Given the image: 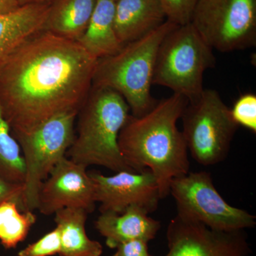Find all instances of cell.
I'll use <instances>...</instances> for the list:
<instances>
[{
  "label": "cell",
  "mask_w": 256,
  "mask_h": 256,
  "mask_svg": "<svg viewBox=\"0 0 256 256\" xmlns=\"http://www.w3.org/2000/svg\"><path fill=\"white\" fill-rule=\"evenodd\" d=\"M98 60L78 42L41 31L0 62V108L15 138L58 114L78 112Z\"/></svg>",
  "instance_id": "cell-1"
},
{
  "label": "cell",
  "mask_w": 256,
  "mask_h": 256,
  "mask_svg": "<svg viewBox=\"0 0 256 256\" xmlns=\"http://www.w3.org/2000/svg\"><path fill=\"white\" fill-rule=\"evenodd\" d=\"M188 104L186 98L174 94L142 117L130 114L119 134L120 150L126 164L136 172L149 170L162 200L170 194L174 178L190 172L188 146L176 126Z\"/></svg>",
  "instance_id": "cell-2"
},
{
  "label": "cell",
  "mask_w": 256,
  "mask_h": 256,
  "mask_svg": "<svg viewBox=\"0 0 256 256\" xmlns=\"http://www.w3.org/2000/svg\"><path fill=\"white\" fill-rule=\"evenodd\" d=\"M130 110L116 90L92 86L78 112L76 136L66 152L69 159L86 168L98 165L117 172H134L126 164L118 146L119 134L130 116Z\"/></svg>",
  "instance_id": "cell-3"
},
{
  "label": "cell",
  "mask_w": 256,
  "mask_h": 256,
  "mask_svg": "<svg viewBox=\"0 0 256 256\" xmlns=\"http://www.w3.org/2000/svg\"><path fill=\"white\" fill-rule=\"evenodd\" d=\"M178 26L166 20L146 36L124 45L116 54L98 60L92 86L118 92L134 117L149 112L158 102L150 92L158 50L165 36Z\"/></svg>",
  "instance_id": "cell-4"
},
{
  "label": "cell",
  "mask_w": 256,
  "mask_h": 256,
  "mask_svg": "<svg viewBox=\"0 0 256 256\" xmlns=\"http://www.w3.org/2000/svg\"><path fill=\"white\" fill-rule=\"evenodd\" d=\"M216 62L213 48L192 23L178 26L160 44L152 85L169 88L192 102L201 96L204 74Z\"/></svg>",
  "instance_id": "cell-5"
},
{
  "label": "cell",
  "mask_w": 256,
  "mask_h": 256,
  "mask_svg": "<svg viewBox=\"0 0 256 256\" xmlns=\"http://www.w3.org/2000/svg\"><path fill=\"white\" fill-rule=\"evenodd\" d=\"M181 119L184 139L195 161L210 166L226 158L239 126L216 90L204 89L188 102Z\"/></svg>",
  "instance_id": "cell-6"
},
{
  "label": "cell",
  "mask_w": 256,
  "mask_h": 256,
  "mask_svg": "<svg viewBox=\"0 0 256 256\" xmlns=\"http://www.w3.org/2000/svg\"><path fill=\"white\" fill-rule=\"evenodd\" d=\"M78 112L73 111L56 116L33 132L15 138L24 162L22 210H37L42 183L55 165L66 156L74 142V122Z\"/></svg>",
  "instance_id": "cell-7"
},
{
  "label": "cell",
  "mask_w": 256,
  "mask_h": 256,
  "mask_svg": "<svg viewBox=\"0 0 256 256\" xmlns=\"http://www.w3.org/2000/svg\"><path fill=\"white\" fill-rule=\"evenodd\" d=\"M170 194L176 202L178 216L200 222L213 230L239 232L256 226V216L227 203L206 172H188L174 178Z\"/></svg>",
  "instance_id": "cell-8"
},
{
  "label": "cell",
  "mask_w": 256,
  "mask_h": 256,
  "mask_svg": "<svg viewBox=\"0 0 256 256\" xmlns=\"http://www.w3.org/2000/svg\"><path fill=\"white\" fill-rule=\"evenodd\" d=\"M191 23L213 50L252 48L256 45V0H198Z\"/></svg>",
  "instance_id": "cell-9"
},
{
  "label": "cell",
  "mask_w": 256,
  "mask_h": 256,
  "mask_svg": "<svg viewBox=\"0 0 256 256\" xmlns=\"http://www.w3.org/2000/svg\"><path fill=\"white\" fill-rule=\"evenodd\" d=\"M165 256H250L244 230H213L200 222L176 215L166 229Z\"/></svg>",
  "instance_id": "cell-10"
},
{
  "label": "cell",
  "mask_w": 256,
  "mask_h": 256,
  "mask_svg": "<svg viewBox=\"0 0 256 256\" xmlns=\"http://www.w3.org/2000/svg\"><path fill=\"white\" fill-rule=\"evenodd\" d=\"M94 184L96 202L100 213H124L128 207L138 206L148 213L156 210L160 200L159 186L149 170L141 172L121 171L112 176L88 172Z\"/></svg>",
  "instance_id": "cell-11"
},
{
  "label": "cell",
  "mask_w": 256,
  "mask_h": 256,
  "mask_svg": "<svg viewBox=\"0 0 256 256\" xmlns=\"http://www.w3.org/2000/svg\"><path fill=\"white\" fill-rule=\"evenodd\" d=\"M86 166L64 156L55 165L38 192L37 210L45 216L65 208L95 210L94 184Z\"/></svg>",
  "instance_id": "cell-12"
},
{
  "label": "cell",
  "mask_w": 256,
  "mask_h": 256,
  "mask_svg": "<svg viewBox=\"0 0 256 256\" xmlns=\"http://www.w3.org/2000/svg\"><path fill=\"white\" fill-rule=\"evenodd\" d=\"M148 214L146 210L138 206L128 207L120 214L104 212L96 220L95 226L105 237L106 245L110 248L130 240L149 242L156 238L161 224Z\"/></svg>",
  "instance_id": "cell-13"
},
{
  "label": "cell",
  "mask_w": 256,
  "mask_h": 256,
  "mask_svg": "<svg viewBox=\"0 0 256 256\" xmlns=\"http://www.w3.org/2000/svg\"><path fill=\"white\" fill-rule=\"evenodd\" d=\"M166 21L160 0H118L114 24L119 41L127 44L156 30Z\"/></svg>",
  "instance_id": "cell-14"
},
{
  "label": "cell",
  "mask_w": 256,
  "mask_h": 256,
  "mask_svg": "<svg viewBox=\"0 0 256 256\" xmlns=\"http://www.w3.org/2000/svg\"><path fill=\"white\" fill-rule=\"evenodd\" d=\"M114 11L116 2L96 0L86 30L77 41L96 60L116 54L124 46L114 30Z\"/></svg>",
  "instance_id": "cell-15"
},
{
  "label": "cell",
  "mask_w": 256,
  "mask_h": 256,
  "mask_svg": "<svg viewBox=\"0 0 256 256\" xmlns=\"http://www.w3.org/2000/svg\"><path fill=\"white\" fill-rule=\"evenodd\" d=\"M50 4L24 5L0 16V62L30 37L43 31Z\"/></svg>",
  "instance_id": "cell-16"
},
{
  "label": "cell",
  "mask_w": 256,
  "mask_h": 256,
  "mask_svg": "<svg viewBox=\"0 0 256 256\" xmlns=\"http://www.w3.org/2000/svg\"><path fill=\"white\" fill-rule=\"evenodd\" d=\"M96 0H55L50 5L43 31L77 42L86 30Z\"/></svg>",
  "instance_id": "cell-17"
},
{
  "label": "cell",
  "mask_w": 256,
  "mask_h": 256,
  "mask_svg": "<svg viewBox=\"0 0 256 256\" xmlns=\"http://www.w3.org/2000/svg\"><path fill=\"white\" fill-rule=\"evenodd\" d=\"M60 232V256H101L100 242L92 240L86 232L88 213L82 208H65L54 214Z\"/></svg>",
  "instance_id": "cell-18"
},
{
  "label": "cell",
  "mask_w": 256,
  "mask_h": 256,
  "mask_svg": "<svg viewBox=\"0 0 256 256\" xmlns=\"http://www.w3.org/2000/svg\"><path fill=\"white\" fill-rule=\"evenodd\" d=\"M36 216L33 212L22 210L18 202H0V242L6 249L14 248L28 236Z\"/></svg>",
  "instance_id": "cell-19"
},
{
  "label": "cell",
  "mask_w": 256,
  "mask_h": 256,
  "mask_svg": "<svg viewBox=\"0 0 256 256\" xmlns=\"http://www.w3.org/2000/svg\"><path fill=\"white\" fill-rule=\"evenodd\" d=\"M25 168L21 148L0 108V180L23 184Z\"/></svg>",
  "instance_id": "cell-20"
},
{
  "label": "cell",
  "mask_w": 256,
  "mask_h": 256,
  "mask_svg": "<svg viewBox=\"0 0 256 256\" xmlns=\"http://www.w3.org/2000/svg\"><path fill=\"white\" fill-rule=\"evenodd\" d=\"M232 118L238 126L256 132V96L244 94L237 99L230 109Z\"/></svg>",
  "instance_id": "cell-21"
},
{
  "label": "cell",
  "mask_w": 256,
  "mask_h": 256,
  "mask_svg": "<svg viewBox=\"0 0 256 256\" xmlns=\"http://www.w3.org/2000/svg\"><path fill=\"white\" fill-rule=\"evenodd\" d=\"M166 20L182 26L191 23L192 16L198 0H160Z\"/></svg>",
  "instance_id": "cell-22"
},
{
  "label": "cell",
  "mask_w": 256,
  "mask_h": 256,
  "mask_svg": "<svg viewBox=\"0 0 256 256\" xmlns=\"http://www.w3.org/2000/svg\"><path fill=\"white\" fill-rule=\"evenodd\" d=\"M60 232L56 227L37 242L20 250L18 256H52L60 254Z\"/></svg>",
  "instance_id": "cell-23"
},
{
  "label": "cell",
  "mask_w": 256,
  "mask_h": 256,
  "mask_svg": "<svg viewBox=\"0 0 256 256\" xmlns=\"http://www.w3.org/2000/svg\"><path fill=\"white\" fill-rule=\"evenodd\" d=\"M148 242L132 240L122 242L116 248L112 256H152L148 250Z\"/></svg>",
  "instance_id": "cell-24"
},
{
  "label": "cell",
  "mask_w": 256,
  "mask_h": 256,
  "mask_svg": "<svg viewBox=\"0 0 256 256\" xmlns=\"http://www.w3.org/2000/svg\"><path fill=\"white\" fill-rule=\"evenodd\" d=\"M22 184L6 182L0 180V202L4 200H14L20 204L22 210Z\"/></svg>",
  "instance_id": "cell-25"
},
{
  "label": "cell",
  "mask_w": 256,
  "mask_h": 256,
  "mask_svg": "<svg viewBox=\"0 0 256 256\" xmlns=\"http://www.w3.org/2000/svg\"><path fill=\"white\" fill-rule=\"evenodd\" d=\"M20 6L18 0H0V16L16 11Z\"/></svg>",
  "instance_id": "cell-26"
},
{
  "label": "cell",
  "mask_w": 256,
  "mask_h": 256,
  "mask_svg": "<svg viewBox=\"0 0 256 256\" xmlns=\"http://www.w3.org/2000/svg\"><path fill=\"white\" fill-rule=\"evenodd\" d=\"M20 6L32 4H50L55 0H18Z\"/></svg>",
  "instance_id": "cell-27"
},
{
  "label": "cell",
  "mask_w": 256,
  "mask_h": 256,
  "mask_svg": "<svg viewBox=\"0 0 256 256\" xmlns=\"http://www.w3.org/2000/svg\"><path fill=\"white\" fill-rule=\"evenodd\" d=\"M112 1H114V2H117L118 0H112Z\"/></svg>",
  "instance_id": "cell-28"
},
{
  "label": "cell",
  "mask_w": 256,
  "mask_h": 256,
  "mask_svg": "<svg viewBox=\"0 0 256 256\" xmlns=\"http://www.w3.org/2000/svg\"><path fill=\"white\" fill-rule=\"evenodd\" d=\"M0 256H2L1 254H0Z\"/></svg>",
  "instance_id": "cell-29"
}]
</instances>
